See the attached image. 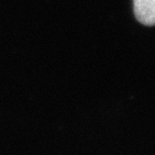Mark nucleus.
Here are the masks:
<instances>
[{
	"label": "nucleus",
	"mask_w": 155,
	"mask_h": 155,
	"mask_svg": "<svg viewBox=\"0 0 155 155\" xmlns=\"http://www.w3.org/2000/svg\"><path fill=\"white\" fill-rule=\"evenodd\" d=\"M134 11L141 24L155 25V0H134Z\"/></svg>",
	"instance_id": "1"
}]
</instances>
